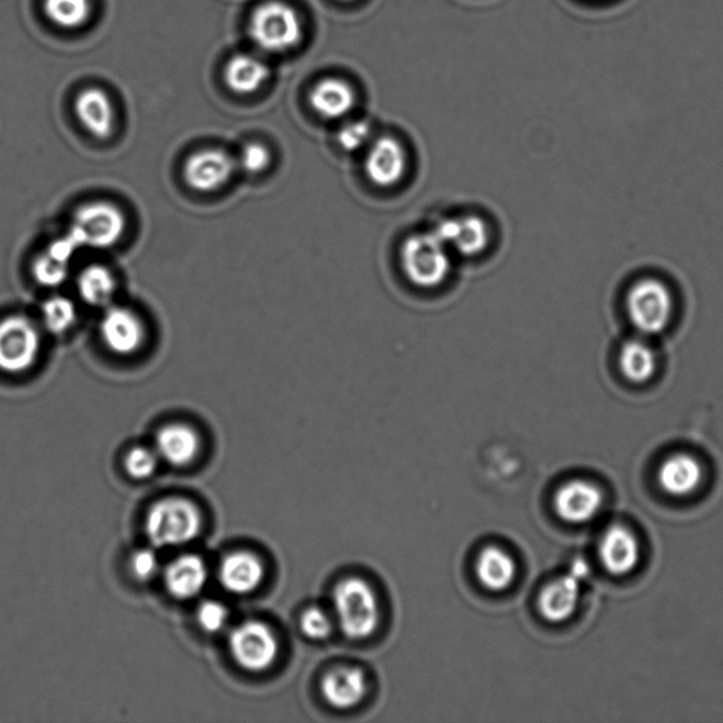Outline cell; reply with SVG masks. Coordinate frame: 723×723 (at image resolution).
<instances>
[{"instance_id":"obj_18","label":"cell","mask_w":723,"mask_h":723,"mask_svg":"<svg viewBox=\"0 0 723 723\" xmlns=\"http://www.w3.org/2000/svg\"><path fill=\"white\" fill-rule=\"evenodd\" d=\"M166 587L177 599H191L203 591L208 581V569L199 555H181L166 571Z\"/></svg>"},{"instance_id":"obj_22","label":"cell","mask_w":723,"mask_h":723,"mask_svg":"<svg viewBox=\"0 0 723 723\" xmlns=\"http://www.w3.org/2000/svg\"><path fill=\"white\" fill-rule=\"evenodd\" d=\"M700 462L687 454L673 455L658 470L662 488L673 496H687L700 486Z\"/></svg>"},{"instance_id":"obj_25","label":"cell","mask_w":723,"mask_h":723,"mask_svg":"<svg viewBox=\"0 0 723 723\" xmlns=\"http://www.w3.org/2000/svg\"><path fill=\"white\" fill-rule=\"evenodd\" d=\"M80 297L91 307H110L116 293V279L110 269L100 264L88 266L78 275Z\"/></svg>"},{"instance_id":"obj_10","label":"cell","mask_w":723,"mask_h":723,"mask_svg":"<svg viewBox=\"0 0 723 723\" xmlns=\"http://www.w3.org/2000/svg\"><path fill=\"white\" fill-rule=\"evenodd\" d=\"M236 169L233 157L218 149L201 150L187 160L184 180L190 189L211 193L228 183Z\"/></svg>"},{"instance_id":"obj_27","label":"cell","mask_w":723,"mask_h":723,"mask_svg":"<svg viewBox=\"0 0 723 723\" xmlns=\"http://www.w3.org/2000/svg\"><path fill=\"white\" fill-rule=\"evenodd\" d=\"M42 318L44 327L54 336H61L68 329L76 326L77 308L76 304L66 297L48 298L42 307Z\"/></svg>"},{"instance_id":"obj_12","label":"cell","mask_w":723,"mask_h":723,"mask_svg":"<svg viewBox=\"0 0 723 723\" xmlns=\"http://www.w3.org/2000/svg\"><path fill=\"white\" fill-rule=\"evenodd\" d=\"M405 149L395 137L383 136L372 143L365 159V171L373 184L388 189L400 183L406 173Z\"/></svg>"},{"instance_id":"obj_35","label":"cell","mask_w":723,"mask_h":723,"mask_svg":"<svg viewBox=\"0 0 723 723\" xmlns=\"http://www.w3.org/2000/svg\"><path fill=\"white\" fill-rule=\"evenodd\" d=\"M240 169L248 174H259L268 169L270 165V154L268 147L252 143L245 147L239 160Z\"/></svg>"},{"instance_id":"obj_15","label":"cell","mask_w":723,"mask_h":723,"mask_svg":"<svg viewBox=\"0 0 723 723\" xmlns=\"http://www.w3.org/2000/svg\"><path fill=\"white\" fill-rule=\"evenodd\" d=\"M599 554L605 568L613 575L632 573L641 560V545L632 531L613 526L603 534Z\"/></svg>"},{"instance_id":"obj_30","label":"cell","mask_w":723,"mask_h":723,"mask_svg":"<svg viewBox=\"0 0 723 723\" xmlns=\"http://www.w3.org/2000/svg\"><path fill=\"white\" fill-rule=\"evenodd\" d=\"M125 468L132 478H150L157 470V454L155 451L145 449V447H136V449L127 452Z\"/></svg>"},{"instance_id":"obj_21","label":"cell","mask_w":723,"mask_h":723,"mask_svg":"<svg viewBox=\"0 0 723 723\" xmlns=\"http://www.w3.org/2000/svg\"><path fill=\"white\" fill-rule=\"evenodd\" d=\"M76 112L83 127L93 136L100 139L111 136L115 113L105 92L97 88L82 91L77 98Z\"/></svg>"},{"instance_id":"obj_33","label":"cell","mask_w":723,"mask_h":723,"mask_svg":"<svg viewBox=\"0 0 723 723\" xmlns=\"http://www.w3.org/2000/svg\"><path fill=\"white\" fill-rule=\"evenodd\" d=\"M196 621L205 632L216 633L225 628L226 621H228V611L219 602H204L196 612Z\"/></svg>"},{"instance_id":"obj_9","label":"cell","mask_w":723,"mask_h":723,"mask_svg":"<svg viewBox=\"0 0 723 723\" xmlns=\"http://www.w3.org/2000/svg\"><path fill=\"white\" fill-rule=\"evenodd\" d=\"M100 332L106 348L121 357L133 355L145 342V327L140 318L123 307H108L101 319Z\"/></svg>"},{"instance_id":"obj_3","label":"cell","mask_w":723,"mask_h":723,"mask_svg":"<svg viewBox=\"0 0 723 723\" xmlns=\"http://www.w3.org/2000/svg\"><path fill=\"white\" fill-rule=\"evenodd\" d=\"M201 518L191 501L170 498L151 506L146 518V534L155 547H177L200 533Z\"/></svg>"},{"instance_id":"obj_17","label":"cell","mask_w":723,"mask_h":723,"mask_svg":"<svg viewBox=\"0 0 723 723\" xmlns=\"http://www.w3.org/2000/svg\"><path fill=\"white\" fill-rule=\"evenodd\" d=\"M366 692L365 674L355 667L337 668L329 671L323 680L324 697L338 710L357 707L365 698Z\"/></svg>"},{"instance_id":"obj_31","label":"cell","mask_w":723,"mask_h":723,"mask_svg":"<svg viewBox=\"0 0 723 723\" xmlns=\"http://www.w3.org/2000/svg\"><path fill=\"white\" fill-rule=\"evenodd\" d=\"M371 133V125L366 121H353L346 123L339 129L337 140L343 150L353 154L368 145Z\"/></svg>"},{"instance_id":"obj_20","label":"cell","mask_w":723,"mask_h":723,"mask_svg":"<svg viewBox=\"0 0 723 723\" xmlns=\"http://www.w3.org/2000/svg\"><path fill=\"white\" fill-rule=\"evenodd\" d=\"M157 455L174 466H185L195 460L200 439L193 428L185 425H169L156 436Z\"/></svg>"},{"instance_id":"obj_13","label":"cell","mask_w":723,"mask_h":723,"mask_svg":"<svg viewBox=\"0 0 723 723\" xmlns=\"http://www.w3.org/2000/svg\"><path fill=\"white\" fill-rule=\"evenodd\" d=\"M587 573L585 564L578 563L564 577L555 579L540 595V612L551 622H563L575 612L581 583Z\"/></svg>"},{"instance_id":"obj_32","label":"cell","mask_w":723,"mask_h":723,"mask_svg":"<svg viewBox=\"0 0 723 723\" xmlns=\"http://www.w3.org/2000/svg\"><path fill=\"white\" fill-rule=\"evenodd\" d=\"M300 626H302L304 634L309 639H314V641H323L332 632L331 618L321 608H309L308 611L304 612Z\"/></svg>"},{"instance_id":"obj_19","label":"cell","mask_w":723,"mask_h":723,"mask_svg":"<svg viewBox=\"0 0 723 723\" xmlns=\"http://www.w3.org/2000/svg\"><path fill=\"white\" fill-rule=\"evenodd\" d=\"M618 369L626 381L634 385H643L656 375L657 352L644 339H629L619 348Z\"/></svg>"},{"instance_id":"obj_4","label":"cell","mask_w":723,"mask_h":723,"mask_svg":"<svg viewBox=\"0 0 723 723\" xmlns=\"http://www.w3.org/2000/svg\"><path fill=\"white\" fill-rule=\"evenodd\" d=\"M339 626L351 639H366L376 631L379 603L375 592L363 579L348 578L334 591Z\"/></svg>"},{"instance_id":"obj_11","label":"cell","mask_w":723,"mask_h":723,"mask_svg":"<svg viewBox=\"0 0 723 723\" xmlns=\"http://www.w3.org/2000/svg\"><path fill=\"white\" fill-rule=\"evenodd\" d=\"M432 230L447 248L462 256L479 255L489 244L488 225L478 215L442 219Z\"/></svg>"},{"instance_id":"obj_34","label":"cell","mask_w":723,"mask_h":723,"mask_svg":"<svg viewBox=\"0 0 723 723\" xmlns=\"http://www.w3.org/2000/svg\"><path fill=\"white\" fill-rule=\"evenodd\" d=\"M159 567V558H157L154 550H139L132 555L131 571L133 577H135L137 581H150V579L156 577Z\"/></svg>"},{"instance_id":"obj_7","label":"cell","mask_w":723,"mask_h":723,"mask_svg":"<svg viewBox=\"0 0 723 723\" xmlns=\"http://www.w3.org/2000/svg\"><path fill=\"white\" fill-rule=\"evenodd\" d=\"M41 349V334L31 319L13 316L0 323V371H29L37 362Z\"/></svg>"},{"instance_id":"obj_28","label":"cell","mask_w":723,"mask_h":723,"mask_svg":"<svg viewBox=\"0 0 723 723\" xmlns=\"http://www.w3.org/2000/svg\"><path fill=\"white\" fill-rule=\"evenodd\" d=\"M44 11L58 26L72 29L81 26L90 16L88 0H46Z\"/></svg>"},{"instance_id":"obj_1","label":"cell","mask_w":723,"mask_h":723,"mask_svg":"<svg viewBox=\"0 0 723 723\" xmlns=\"http://www.w3.org/2000/svg\"><path fill=\"white\" fill-rule=\"evenodd\" d=\"M677 302L671 285L656 275H642L624 294L629 321L643 336L666 331L676 317Z\"/></svg>"},{"instance_id":"obj_5","label":"cell","mask_w":723,"mask_h":723,"mask_svg":"<svg viewBox=\"0 0 723 723\" xmlns=\"http://www.w3.org/2000/svg\"><path fill=\"white\" fill-rule=\"evenodd\" d=\"M126 216L116 205L95 201L80 206L68 235L80 248L110 249L122 239Z\"/></svg>"},{"instance_id":"obj_29","label":"cell","mask_w":723,"mask_h":723,"mask_svg":"<svg viewBox=\"0 0 723 723\" xmlns=\"http://www.w3.org/2000/svg\"><path fill=\"white\" fill-rule=\"evenodd\" d=\"M68 270H70V263L56 258L47 250L38 256L33 263L34 278H36L37 283L47 285V287H57V285L66 283Z\"/></svg>"},{"instance_id":"obj_16","label":"cell","mask_w":723,"mask_h":723,"mask_svg":"<svg viewBox=\"0 0 723 723\" xmlns=\"http://www.w3.org/2000/svg\"><path fill=\"white\" fill-rule=\"evenodd\" d=\"M264 568L252 553L238 551L225 557L219 568V581L228 592L245 595L253 592L262 584Z\"/></svg>"},{"instance_id":"obj_8","label":"cell","mask_w":723,"mask_h":723,"mask_svg":"<svg viewBox=\"0 0 723 723\" xmlns=\"http://www.w3.org/2000/svg\"><path fill=\"white\" fill-rule=\"evenodd\" d=\"M230 653L245 670H268L275 662L279 643L274 633L262 622L249 621L239 624L229 637Z\"/></svg>"},{"instance_id":"obj_26","label":"cell","mask_w":723,"mask_h":723,"mask_svg":"<svg viewBox=\"0 0 723 723\" xmlns=\"http://www.w3.org/2000/svg\"><path fill=\"white\" fill-rule=\"evenodd\" d=\"M269 68L263 61L248 54H240L230 60L225 71V80L230 90L238 93L258 91L268 80Z\"/></svg>"},{"instance_id":"obj_6","label":"cell","mask_w":723,"mask_h":723,"mask_svg":"<svg viewBox=\"0 0 723 723\" xmlns=\"http://www.w3.org/2000/svg\"><path fill=\"white\" fill-rule=\"evenodd\" d=\"M302 22L293 8L269 2L253 13L250 34L258 46L268 52H285L302 38Z\"/></svg>"},{"instance_id":"obj_24","label":"cell","mask_w":723,"mask_h":723,"mask_svg":"<svg viewBox=\"0 0 723 723\" xmlns=\"http://www.w3.org/2000/svg\"><path fill=\"white\" fill-rule=\"evenodd\" d=\"M476 574L479 581L492 591H501L513 583L516 565L513 558L506 551L498 547H488L482 551Z\"/></svg>"},{"instance_id":"obj_23","label":"cell","mask_w":723,"mask_h":723,"mask_svg":"<svg viewBox=\"0 0 723 723\" xmlns=\"http://www.w3.org/2000/svg\"><path fill=\"white\" fill-rule=\"evenodd\" d=\"M357 97L347 82L328 78L318 83L312 93L314 110L327 120H339L347 116L355 106Z\"/></svg>"},{"instance_id":"obj_14","label":"cell","mask_w":723,"mask_h":723,"mask_svg":"<svg viewBox=\"0 0 723 723\" xmlns=\"http://www.w3.org/2000/svg\"><path fill=\"white\" fill-rule=\"evenodd\" d=\"M554 504L561 518L571 523H583L592 519L601 509L602 494L588 482L574 481L557 492Z\"/></svg>"},{"instance_id":"obj_2","label":"cell","mask_w":723,"mask_h":723,"mask_svg":"<svg viewBox=\"0 0 723 723\" xmlns=\"http://www.w3.org/2000/svg\"><path fill=\"white\" fill-rule=\"evenodd\" d=\"M400 258L403 272L417 287L434 289L449 278L450 249L434 230L408 236L402 246Z\"/></svg>"}]
</instances>
